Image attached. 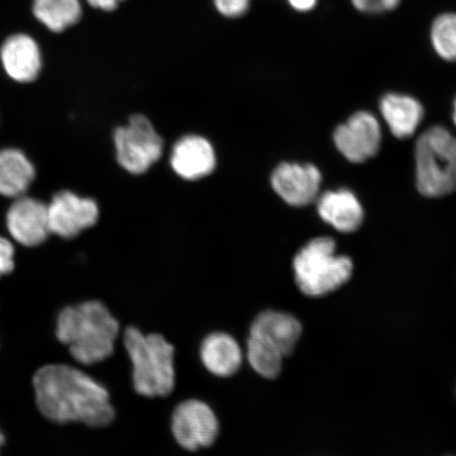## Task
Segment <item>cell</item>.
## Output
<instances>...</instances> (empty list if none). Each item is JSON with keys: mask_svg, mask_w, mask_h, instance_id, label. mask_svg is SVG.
Returning a JSON list of instances; mask_svg holds the SVG:
<instances>
[{"mask_svg": "<svg viewBox=\"0 0 456 456\" xmlns=\"http://www.w3.org/2000/svg\"><path fill=\"white\" fill-rule=\"evenodd\" d=\"M39 412L57 424L110 425L116 412L104 386L67 364H47L33 378Z\"/></svg>", "mask_w": 456, "mask_h": 456, "instance_id": "1", "label": "cell"}, {"mask_svg": "<svg viewBox=\"0 0 456 456\" xmlns=\"http://www.w3.org/2000/svg\"><path fill=\"white\" fill-rule=\"evenodd\" d=\"M119 324L101 301L91 300L62 309L56 321V338L67 346L74 361L91 366L112 355Z\"/></svg>", "mask_w": 456, "mask_h": 456, "instance_id": "2", "label": "cell"}, {"mask_svg": "<svg viewBox=\"0 0 456 456\" xmlns=\"http://www.w3.org/2000/svg\"><path fill=\"white\" fill-rule=\"evenodd\" d=\"M124 346L133 363L135 391L146 397L169 395L175 385V347L163 336L134 327L125 330Z\"/></svg>", "mask_w": 456, "mask_h": 456, "instance_id": "3", "label": "cell"}, {"mask_svg": "<svg viewBox=\"0 0 456 456\" xmlns=\"http://www.w3.org/2000/svg\"><path fill=\"white\" fill-rule=\"evenodd\" d=\"M302 334L300 322L289 314L265 311L256 317L248 339V361L267 379L278 378L283 357L289 356Z\"/></svg>", "mask_w": 456, "mask_h": 456, "instance_id": "4", "label": "cell"}, {"mask_svg": "<svg viewBox=\"0 0 456 456\" xmlns=\"http://www.w3.org/2000/svg\"><path fill=\"white\" fill-rule=\"evenodd\" d=\"M295 281L310 297L334 292L352 276L353 262L336 255V243L329 237H318L306 243L293 261Z\"/></svg>", "mask_w": 456, "mask_h": 456, "instance_id": "5", "label": "cell"}, {"mask_svg": "<svg viewBox=\"0 0 456 456\" xmlns=\"http://www.w3.org/2000/svg\"><path fill=\"white\" fill-rule=\"evenodd\" d=\"M416 187L420 195L441 198L456 191V138L442 126L416 141Z\"/></svg>", "mask_w": 456, "mask_h": 456, "instance_id": "6", "label": "cell"}, {"mask_svg": "<svg viewBox=\"0 0 456 456\" xmlns=\"http://www.w3.org/2000/svg\"><path fill=\"white\" fill-rule=\"evenodd\" d=\"M113 144L119 167L134 175L147 173L164 151L162 136L144 114H134L114 130Z\"/></svg>", "mask_w": 456, "mask_h": 456, "instance_id": "7", "label": "cell"}, {"mask_svg": "<svg viewBox=\"0 0 456 456\" xmlns=\"http://www.w3.org/2000/svg\"><path fill=\"white\" fill-rule=\"evenodd\" d=\"M171 429L182 448L197 452L215 443L219 435V421L207 403L188 399L175 409Z\"/></svg>", "mask_w": 456, "mask_h": 456, "instance_id": "8", "label": "cell"}, {"mask_svg": "<svg viewBox=\"0 0 456 456\" xmlns=\"http://www.w3.org/2000/svg\"><path fill=\"white\" fill-rule=\"evenodd\" d=\"M48 215L51 233L72 239L98 224L100 208L94 199L62 191L48 204Z\"/></svg>", "mask_w": 456, "mask_h": 456, "instance_id": "9", "label": "cell"}, {"mask_svg": "<svg viewBox=\"0 0 456 456\" xmlns=\"http://www.w3.org/2000/svg\"><path fill=\"white\" fill-rule=\"evenodd\" d=\"M336 148L351 163H363L378 155L381 144L380 125L372 113L358 111L335 129Z\"/></svg>", "mask_w": 456, "mask_h": 456, "instance_id": "10", "label": "cell"}, {"mask_svg": "<svg viewBox=\"0 0 456 456\" xmlns=\"http://www.w3.org/2000/svg\"><path fill=\"white\" fill-rule=\"evenodd\" d=\"M322 183V173L313 164L284 162L271 175L273 191L294 208H304L316 201Z\"/></svg>", "mask_w": 456, "mask_h": 456, "instance_id": "11", "label": "cell"}, {"mask_svg": "<svg viewBox=\"0 0 456 456\" xmlns=\"http://www.w3.org/2000/svg\"><path fill=\"white\" fill-rule=\"evenodd\" d=\"M10 236L22 247H38L49 237L48 205L37 199L22 196L14 202L5 216Z\"/></svg>", "mask_w": 456, "mask_h": 456, "instance_id": "12", "label": "cell"}, {"mask_svg": "<svg viewBox=\"0 0 456 456\" xmlns=\"http://www.w3.org/2000/svg\"><path fill=\"white\" fill-rule=\"evenodd\" d=\"M170 167L186 181H198L213 174L216 167L215 148L207 138L187 134L175 142L170 153Z\"/></svg>", "mask_w": 456, "mask_h": 456, "instance_id": "13", "label": "cell"}, {"mask_svg": "<svg viewBox=\"0 0 456 456\" xmlns=\"http://www.w3.org/2000/svg\"><path fill=\"white\" fill-rule=\"evenodd\" d=\"M0 59L4 71L17 83L36 81L42 70L41 49L27 34H14L5 39Z\"/></svg>", "mask_w": 456, "mask_h": 456, "instance_id": "14", "label": "cell"}, {"mask_svg": "<svg viewBox=\"0 0 456 456\" xmlns=\"http://www.w3.org/2000/svg\"><path fill=\"white\" fill-rule=\"evenodd\" d=\"M321 218L336 231L354 232L362 226L364 212L357 197L349 190L330 191L322 193L316 200Z\"/></svg>", "mask_w": 456, "mask_h": 456, "instance_id": "15", "label": "cell"}, {"mask_svg": "<svg viewBox=\"0 0 456 456\" xmlns=\"http://www.w3.org/2000/svg\"><path fill=\"white\" fill-rule=\"evenodd\" d=\"M379 108L387 126L397 139L412 136L423 121L424 108L413 96L387 94L381 99Z\"/></svg>", "mask_w": 456, "mask_h": 456, "instance_id": "16", "label": "cell"}, {"mask_svg": "<svg viewBox=\"0 0 456 456\" xmlns=\"http://www.w3.org/2000/svg\"><path fill=\"white\" fill-rule=\"evenodd\" d=\"M200 355L205 368L219 378L237 373L243 362L240 346L225 333L208 335L202 342Z\"/></svg>", "mask_w": 456, "mask_h": 456, "instance_id": "17", "label": "cell"}, {"mask_svg": "<svg viewBox=\"0 0 456 456\" xmlns=\"http://www.w3.org/2000/svg\"><path fill=\"white\" fill-rule=\"evenodd\" d=\"M36 179V168L24 152L16 148L0 150V196H25Z\"/></svg>", "mask_w": 456, "mask_h": 456, "instance_id": "18", "label": "cell"}, {"mask_svg": "<svg viewBox=\"0 0 456 456\" xmlns=\"http://www.w3.org/2000/svg\"><path fill=\"white\" fill-rule=\"evenodd\" d=\"M33 13L49 30L60 33L82 17L79 0H34Z\"/></svg>", "mask_w": 456, "mask_h": 456, "instance_id": "19", "label": "cell"}, {"mask_svg": "<svg viewBox=\"0 0 456 456\" xmlns=\"http://www.w3.org/2000/svg\"><path fill=\"white\" fill-rule=\"evenodd\" d=\"M432 50L447 62H456V12L446 11L432 20L429 30Z\"/></svg>", "mask_w": 456, "mask_h": 456, "instance_id": "20", "label": "cell"}, {"mask_svg": "<svg viewBox=\"0 0 456 456\" xmlns=\"http://www.w3.org/2000/svg\"><path fill=\"white\" fill-rule=\"evenodd\" d=\"M350 3L359 13L379 15L396 10L403 0H350Z\"/></svg>", "mask_w": 456, "mask_h": 456, "instance_id": "21", "label": "cell"}, {"mask_svg": "<svg viewBox=\"0 0 456 456\" xmlns=\"http://www.w3.org/2000/svg\"><path fill=\"white\" fill-rule=\"evenodd\" d=\"M250 0H214L218 12L226 17L242 16L249 7Z\"/></svg>", "mask_w": 456, "mask_h": 456, "instance_id": "22", "label": "cell"}, {"mask_svg": "<svg viewBox=\"0 0 456 456\" xmlns=\"http://www.w3.org/2000/svg\"><path fill=\"white\" fill-rule=\"evenodd\" d=\"M15 248L8 239L0 237V277L12 273L15 267Z\"/></svg>", "mask_w": 456, "mask_h": 456, "instance_id": "23", "label": "cell"}, {"mask_svg": "<svg viewBox=\"0 0 456 456\" xmlns=\"http://www.w3.org/2000/svg\"><path fill=\"white\" fill-rule=\"evenodd\" d=\"M319 0H288L289 7L299 13H309L317 7Z\"/></svg>", "mask_w": 456, "mask_h": 456, "instance_id": "24", "label": "cell"}, {"mask_svg": "<svg viewBox=\"0 0 456 456\" xmlns=\"http://www.w3.org/2000/svg\"><path fill=\"white\" fill-rule=\"evenodd\" d=\"M119 2L122 0H87L91 7L108 11V12L116 10Z\"/></svg>", "mask_w": 456, "mask_h": 456, "instance_id": "25", "label": "cell"}, {"mask_svg": "<svg viewBox=\"0 0 456 456\" xmlns=\"http://www.w3.org/2000/svg\"><path fill=\"white\" fill-rule=\"evenodd\" d=\"M5 442L4 436L3 435V432L0 431V448L4 446V444Z\"/></svg>", "mask_w": 456, "mask_h": 456, "instance_id": "26", "label": "cell"}, {"mask_svg": "<svg viewBox=\"0 0 456 456\" xmlns=\"http://www.w3.org/2000/svg\"><path fill=\"white\" fill-rule=\"evenodd\" d=\"M453 122L456 125V99L454 101V107H453Z\"/></svg>", "mask_w": 456, "mask_h": 456, "instance_id": "27", "label": "cell"}]
</instances>
